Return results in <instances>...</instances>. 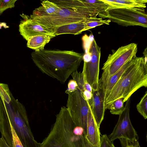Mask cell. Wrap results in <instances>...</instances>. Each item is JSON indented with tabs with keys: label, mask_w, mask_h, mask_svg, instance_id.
<instances>
[{
	"label": "cell",
	"mask_w": 147,
	"mask_h": 147,
	"mask_svg": "<svg viewBox=\"0 0 147 147\" xmlns=\"http://www.w3.org/2000/svg\"><path fill=\"white\" fill-rule=\"evenodd\" d=\"M9 125L24 147H39L34 139L24 105L15 99L8 85L0 83V125Z\"/></svg>",
	"instance_id": "6da1fadb"
},
{
	"label": "cell",
	"mask_w": 147,
	"mask_h": 147,
	"mask_svg": "<svg viewBox=\"0 0 147 147\" xmlns=\"http://www.w3.org/2000/svg\"><path fill=\"white\" fill-rule=\"evenodd\" d=\"M84 55L73 51L44 49L33 52L31 56L42 73L64 84L77 70Z\"/></svg>",
	"instance_id": "7a4b0ae2"
},
{
	"label": "cell",
	"mask_w": 147,
	"mask_h": 147,
	"mask_svg": "<svg viewBox=\"0 0 147 147\" xmlns=\"http://www.w3.org/2000/svg\"><path fill=\"white\" fill-rule=\"evenodd\" d=\"M86 136L84 129L75 125L67 108L62 107L39 147H85Z\"/></svg>",
	"instance_id": "3957f363"
},
{
	"label": "cell",
	"mask_w": 147,
	"mask_h": 147,
	"mask_svg": "<svg viewBox=\"0 0 147 147\" xmlns=\"http://www.w3.org/2000/svg\"><path fill=\"white\" fill-rule=\"evenodd\" d=\"M142 87H147V65L143 57H137L104 101L106 109H109L112 103L118 98H123L125 102L133 94Z\"/></svg>",
	"instance_id": "277c9868"
},
{
	"label": "cell",
	"mask_w": 147,
	"mask_h": 147,
	"mask_svg": "<svg viewBox=\"0 0 147 147\" xmlns=\"http://www.w3.org/2000/svg\"><path fill=\"white\" fill-rule=\"evenodd\" d=\"M136 44L132 43L112 50L102 68V73L99 80V87L101 88L108 79L115 74L128 61L136 56Z\"/></svg>",
	"instance_id": "5b68a950"
},
{
	"label": "cell",
	"mask_w": 147,
	"mask_h": 147,
	"mask_svg": "<svg viewBox=\"0 0 147 147\" xmlns=\"http://www.w3.org/2000/svg\"><path fill=\"white\" fill-rule=\"evenodd\" d=\"M102 18L124 26L147 27V14L144 8L134 7L108 9L98 14Z\"/></svg>",
	"instance_id": "8992f818"
},
{
	"label": "cell",
	"mask_w": 147,
	"mask_h": 147,
	"mask_svg": "<svg viewBox=\"0 0 147 147\" xmlns=\"http://www.w3.org/2000/svg\"><path fill=\"white\" fill-rule=\"evenodd\" d=\"M130 97L126 101L122 112L111 133L108 138L111 142L118 139L122 147L132 144L138 140L137 133L132 126L129 117Z\"/></svg>",
	"instance_id": "52a82bcc"
},
{
	"label": "cell",
	"mask_w": 147,
	"mask_h": 147,
	"mask_svg": "<svg viewBox=\"0 0 147 147\" xmlns=\"http://www.w3.org/2000/svg\"><path fill=\"white\" fill-rule=\"evenodd\" d=\"M54 14L45 17L30 16L40 24L51 28L64 25L83 22L90 17L77 9L61 7Z\"/></svg>",
	"instance_id": "ba28073f"
},
{
	"label": "cell",
	"mask_w": 147,
	"mask_h": 147,
	"mask_svg": "<svg viewBox=\"0 0 147 147\" xmlns=\"http://www.w3.org/2000/svg\"><path fill=\"white\" fill-rule=\"evenodd\" d=\"M68 95L66 108L75 125L82 127L86 135L89 104L78 88Z\"/></svg>",
	"instance_id": "9c48e42d"
},
{
	"label": "cell",
	"mask_w": 147,
	"mask_h": 147,
	"mask_svg": "<svg viewBox=\"0 0 147 147\" xmlns=\"http://www.w3.org/2000/svg\"><path fill=\"white\" fill-rule=\"evenodd\" d=\"M90 54L91 59L87 62H84L82 72L86 81L91 86L93 91L99 88V63L101 56V48L93 38L87 51Z\"/></svg>",
	"instance_id": "30bf717a"
},
{
	"label": "cell",
	"mask_w": 147,
	"mask_h": 147,
	"mask_svg": "<svg viewBox=\"0 0 147 147\" xmlns=\"http://www.w3.org/2000/svg\"><path fill=\"white\" fill-rule=\"evenodd\" d=\"M20 15L22 19L19 24V31L20 34L27 41L30 38L37 35H55L53 28L40 24L30 16L23 13Z\"/></svg>",
	"instance_id": "8fae6325"
},
{
	"label": "cell",
	"mask_w": 147,
	"mask_h": 147,
	"mask_svg": "<svg viewBox=\"0 0 147 147\" xmlns=\"http://www.w3.org/2000/svg\"><path fill=\"white\" fill-rule=\"evenodd\" d=\"M87 117V129L84 138L85 147H100V133L89 105Z\"/></svg>",
	"instance_id": "7c38bea8"
},
{
	"label": "cell",
	"mask_w": 147,
	"mask_h": 147,
	"mask_svg": "<svg viewBox=\"0 0 147 147\" xmlns=\"http://www.w3.org/2000/svg\"><path fill=\"white\" fill-rule=\"evenodd\" d=\"M92 103L91 107L96 122L99 127L104 118L106 110L104 105V94L102 89L93 91Z\"/></svg>",
	"instance_id": "4fadbf2b"
},
{
	"label": "cell",
	"mask_w": 147,
	"mask_h": 147,
	"mask_svg": "<svg viewBox=\"0 0 147 147\" xmlns=\"http://www.w3.org/2000/svg\"><path fill=\"white\" fill-rule=\"evenodd\" d=\"M135 56L126 62L117 72L109 78L101 88L104 94V101L108 97L113 88L127 69L136 60Z\"/></svg>",
	"instance_id": "5bb4252c"
},
{
	"label": "cell",
	"mask_w": 147,
	"mask_h": 147,
	"mask_svg": "<svg viewBox=\"0 0 147 147\" xmlns=\"http://www.w3.org/2000/svg\"><path fill=\"white\" fill-rule=\"evenodd\" d=\"M109 6L108 9L134 7H146L147 0H102Z\"/></svg>",
	"instance_id": "9a60e30c"
},
{
	"label": "cell",
	"mask_w": 147,
	"mask_h": 147,
	"mask_svg": "<svg viewBox=\"0 0 147 147\" xmlns=\"http://www.w3.org/2000/svg\"><path fill=\"white\" fill-rule=\"evenodd\" d=\"M41 6L33 10L32 14L37 17H45L51 15L59 11L61 7L51 0H43Z\"/></svg>",
	"instance_id": "2e32d148"
},
{
	"label": "cell",
	"mask_w": 147,
	"mask_h": 147,
	"mask_svg": "<svg viewBox=\"0 0 147 147\" xmlns=\"http://www.w3.org/2000/svg\"><path fill=\"white\" fill-rule=\"evenodd\" d=\"M55 36L45 34L33 36L27 41V46L34 50L35 51L43 50L46 44L49 42L52 38Z\"/></svg>",
	"instance_id": "e0dca14e"
},
{
	"label": "cell",
	"mask_w": 147,
	"mask_h": 147,
	"mask_svg": "<svg viewBox=\"0 0 147 147\" xmlns=\"http://www.w3.org/2000/svg\"><path fill=\"white\" fill-rule=\"evenodd\" d=\"M83 22L64 25L53 28L55 32L54 35L56 36L65 34H71L75 35L80 34L83 31L84 28Z\"/></svg>",
	"instance_id": "ac0fdd59"
},
{
	"label": "cell",
	"mask_w": 147,
	"mask_h": 147,
	"mask_svg": "<svg viewBox=\"0 0 147 147\" xmlns=\"http://www.w3.org/2000/svg\"><path fill=\"white\" fill-rule=\"evenodd\" d=\"M111 22L108 19L103 20L101 18H98L96 16L89 17L83 22L84 25L83 31L103 24L109 25Z\"/></svg>",
	"instance_id": "d6986e66"
},
{
	"label": "cell",
	"mask_w": 147,
	"mask_h": 147,
	"mask_svg": "<svg viewBox=\"0 0 147 147\" xmlns=\"http://www.w3.org/2000/svg\"><path fill=\"white\" fill-rule=\"evenodd\" d=\"M124 98H120L114 101L110 108V113L113 115H119L123 111L124 108Z\"/></svg>",
	"instance_id": "ffe728a7"
},
{
	"label": "cell",
	"mask_w": 147,
	"mask_h": 147,
	"mask_svg": "<svg viewBox=\"0 0 147 147\" xmlns=\"http://www.w3.org/2000/svg\"><path fill=\"white\" fill-rule=\"evenodd\" d=\"M137 111L144 119L147 118V91L136 105Z\"/></svg>",
	"instance_id": "44dd1931"
},
{
	"label": "cell",
	"mask_w": 147,
	"mask_h": 147,
	"mask_svg": "<svg viewBox=\"0 0 147 147\" xmlns=\"http://www.w3.org/2000/svg\"><path fill=\"white\" fill-rule=\"evenodd\" d=\"M73 80L77 84V88L82 93L85 90L84 85L85 80L82 73L79 72L77 70L74 72L71 75Z\"/></svg>",
	"instance_id": "7402d4cb"
},
{
	"label": "cell",
	"mask_w": 147,
	"mask_h": 147,
	"mask_svg": "<svg viewBox=\"0 0 147 147\" xmlns=\"http://www.w3.org/2000/svg\"><path fill=\"white\" fill-rule=\"evenodd\" d=\"M17 1L0 0V15L7 9L14 7L15 6V3Z\"/></svg>",
	"instance_id": "603a6c76"
},
{
	"label": "cell",
	"mask_w": 147,
	"mask_h": 147,
	"mask_svg": "<svg viewBox=\"0 0 147 147\" xmlns=\"http://www.w3.org/2000/svg\"><path fill=\"white\" fill-rule=\"evenodd\" d=\"M112 143L106 134L102 135L100 136V147H111Z\"/></svg>",
	"instance_id": "cb8c5ba5"
},
{
	"label": "cell",
	"mask_w": 147,
	"mask_h": 147,
	"mask_svg": "<svg viewBox=\"0 0 147 147\" xmlns=\"http://www.w3.org/2000/svg\"><path fill=\"white\" fill-rule=\"evenodd\" d=\"M77 84L76 82L74 80H70L68 84V87L65 91L66 93L68 94L71 93L77 88Z\"/></svg>",
	"instance_id": "d4e9b609"
},
{
	"label": "cell",
	"mask_w": 147,
	"mask_h": 147,
	"mask_svg": "<svg viewBox=\"0 0 147 147\" xmlns=\"http://www.w3.org/2000/svg\"><path fill=\"white\" fill-rule=\"evenodd\" d=\"M0 147H10L2 136L0 138Z\"/></svg>",
	"instance_id": "484cf974"
},
{
	"label": "cell",
	"mask_w": 147,
	"mask_h": 147,
	"mask_svg": "<svg viewBox=\"0 0 147 147\" xmlns=\"http://www.w3.org/2000/svg\"><path fill=\"white\" fill-rule=\"evenodd\" d=\"M84 87L85 90L92 93V90L91 86L86 80L85 81Z\"/></svg>",
	"instance_id": "4316f807"
},
{
	"label": "cell",
	"mask_w": 147,
	"mask_h": 147,
	"mask_svg": "<svg viewBox=\"0 0 147 147\" xmlns=\"http://www.w3.org/2000/svg\"><path fill=\"white\" fill-rule=\"evenodd\" d=\"M144 56L143 57L144 58H147V48H146L144 50L143 53Z\"/></svg>",
	"instance_id": "83f0119b"
},
{
	"label": "cell",
	"mask_w": 147,
	"mask_h": 147,
	"mask_svg": "<svg viewBox=\"0 0 147 147\" xmlns=\"http://www.w3.org/2000/svg\"><path fill=\"white\" fill-rule=\"evenodd\" d=\"M136 147H140L139 143L138 140L136 141L135 142Z\"/></svg>",
	"instance_id": "f1b7e54d"
},
{
	"label": "cell",
	"mask_w": 147,
	"mask_h": 147,
	"mask_svg": "<svg viewBox=\"0 0 147 147\" xmlns=\"http://www.w3.org/2000/svg\"><path fill=\"white\" fill-rule=\"evenodd\" d=\"M133 144H130L128 146H127L125 147H133Z\"/></svg>",
	"instance_id": "f546056e"
},
{
	"label": "cell",
	"mask_w": 147,
	"mask_h": 147,
	"mask_svg": "<svg viewBox=\"0 0 147 147\" xmlns=\"http://www.w3.org/2000/svg\"><path fill=\"white\" fill-rule=\"evenodd\" d=\"M135 142L133 144V147H136V145H135Z\"/></svg>",
	"instance_id": "4dcf8cb0"
},
{
	"label": "cell",
	"mask_w": 147,
	"mask_h": 147,
	"mask_svg": "<svg viewBox=\"0 0 147 147\" xmlns=\"http://www.w3.org/2000/svg\"><path fill=\"white\" fill-rule=\"evenodd\" d=\"M111 147H115L114 146V144H112Z\"/></svg>",
	"instance_id": "1f68e13d"
}]
</instances>
